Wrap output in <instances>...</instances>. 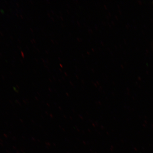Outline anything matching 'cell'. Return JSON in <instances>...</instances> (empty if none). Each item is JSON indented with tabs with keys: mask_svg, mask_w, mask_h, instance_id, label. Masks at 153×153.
Returning <instances> with one entry per match:
<instances>
[]
</instances>
